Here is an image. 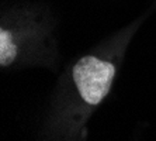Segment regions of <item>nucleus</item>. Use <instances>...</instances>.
I'll return each mask as SVG.
<instances>
[{"label":"nucleus","instance_id":"nucleus-1","mask_svg":"<svg viewBox=\"0 0 156 141\" xmlns=\"http://www.w3.org/2000/svg\"><path fill=\"white\" fill-rule=\"evenodd\" d=\"M136 24L122 31L104 51L86 54L58 85L40 128V138H73L89 131L93 113L113 89L121 55Z\"/></svg>","mask_w":156,"mask_h":141},{"label":"nucleus","instance_id":"nucleus-2","mask_svg":"<svg viewBox=\"0 0 156 141\" xmlns=\"http://www.w3.org/2000/svg\"><path fill=\"white\" fill-rule=\"evenodd\" d=\"M45 41L47 31L42 23L30 13L4 17L0 27V66L7 69L24 59L41 57L38 48H44Z\"/></svg>","mask_w":156,"mask_h":141},{"label":"nucleus","instance_id":"nucleus-3","mask_svg":"<svg viewBox=\"0 0 156 141\" xmlns=\"http://www.w3.org/2000/svg\"><path fill=\"white\" fill-rule=\"evenodd\" d=\"M87 135H89V131L73 138H40L38 141H87Z\"/></svg>","mask_w":156,"mask_h":141}]
</instances>
